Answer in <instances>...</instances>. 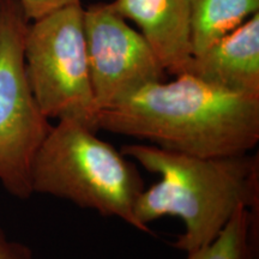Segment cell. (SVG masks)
I'll return each instance as SVG.
<instances>
[{
    "label": "cell",
    "mask_w": 259,
    "mask_h": 259,
    "mask_svg": "<svg viewBox=\"0 0 259 259\" xmlns=\"http://www.w3.org/2000/svg\"><path fill=\"white\" fill-rule=\"evenodd\" d=\"M0 259H35L32 251L21 242L10 240L0 227Z\"/></svg>",
    "instance_id": "7c38bea8"
},
{
    "label": "cell",
    "mask_w": 259,
    "mask_h": 259,
    "mask_svg": "<svg viewBox=\"0 0 259 259\" xmlns=\"http://www.w3.org/2000/svg\"><path fill=\"white\" fill-rule=\"evenodd\" d=\"M18 0L0 9V183L19 199L31 196V169L52 127L29 84L24 42L29 27Z\"/></svg>",
    "instance_id": "5b68a950"
},
{
    "label": "cell",
    "mask_w": 259,
    "mask_h": 259,
    "mask_svg": "<svg viewBox=\"0 0 259 259\" xmlns=\"http://www.w3.org/2000/svg\"><path fill=\"white\" fill-rule=\"evenodd\" d=\"M18 2L29 21H34L61 6L72 3H80V0H18Z\"/></svg>",
    "instance_id": "8fae6325"
},
{
    "label": "cell",
    "mask_w": 259,
    "mask_h": 259,
    "mask_svg": "<svg viewBox=\"0 0 259 259\" xmlns=\"http://www.w3.org/2000/svg\"><path fill=\"white\" fill-rule=\"evenodd\" d=\"M83 14L82 4L72 3L29 23L25 70L32 94L48 119H77L99 131Z\"/></svg>",
    "instance_id": "277c9868"
},
{
    "label": "cell",
    "mask_w": 259,
    "mask_h": 259,
    "mask_svg": "<svg viewBox=\"0 0 259 259\" xmlns=\"http://www.w3.org/2000/svg\"><path fill=\"white\" fill-rule=\"evenodd\" d=\"M84 35L94 99L99 112L121 102L148 84L163 80L153 48L112 3L84 10Z\"/></svg>",
    "instance_id": "8992f818"
},
{
    "label": "cell",
    "mask_w": 259,
    "mask_h": 259,
    "mask_svg": "<svg viewBox=\"0 0 259 259\" xmlns=\"http://www.w3.org/2000/svg\"><path fill=\"white\" fill-rule=\"evenodd\" d=\"M97 127L192 156L244 155L259 142V97L227 92L184 72L101 109Z\"/></svg>",
    "instance_id": "6da1fadb"
},
{
    "label": "cell",
    "mask_w": 259,
    "mask_h": 259,
    "mask_svg": "<svg viewBox=\"0 0 259 259\" xmlns=\"http://www.w3.org/2000/svg\"><path fill=\"white\" fill-rule=\"evenodd\" d=\"M96 132L77 119L52 126L32 163V193L67 199L139 231L135 206L144 181L137 167Z\"/></svg>",
    "instance_id": "3957f363"
},
{
    "label": "cell",
    "mask_w": 259,
    "mask_h": 259,
    "mask_svg": "<svg viewBox=\"0 0 259 259\" xmlns=\"http://www.w3.org/2000/svg\"><path fill=\"white\" fill-rule=\"evenodd\" d=\"M184 72L227 92L259 97V12L191 58Z\"/></svg>",
    "instance_id": "52a82bcc"
},
{
    "label": "cell",
    "mask_w": 259,
    "mask_h": 259,
    "mask_svg": "<svg viewBox=\"0 0 259 259\" xmlns=\"http://www.w3.org/2000/svg\"><path fill=\"white\" fill-rule=\"evenodd\" d=\"M120 151L161 177L136 203L139 231L150 233L149 223L164 216L179 218L185 231L174 242L178 250L187 253L211 242L240 206L258 210V155L198 157L145 144Z\"/></svg>",
    "instance_id": "7a4b0ae2"
},
{
    "label": "cell",
    "mask_w": 259,
    "mask_h": 259,
    "mask_svg": "<svg viewBox=\"0 0 259 259\" xmlns=\"http://www.w3.org/2000/svg\"><path fill=\"white\" fill-rule=\"evenodd\" d=\"M2 2H3V0H0V9H2Z\"/></svg>",
    "instance_id": "4fadbf2b"
},
{
    "label": "cell",
    "mask_w": 259,
    "mask_h": 259,
    "mask_svg": "<svg viewBox=\"0 0 259 259\" xmlns=\"http://www.w3.org/2000/svg\"><path fill=\"white\" fill-rule=\"evenodd\" d=\"M258 212L240 206L209 244L187 252V259H257Z\"/></svg>",
    "instance_id": "30bf717a"
},
{
    "label": "cell",
    "mask_w": 259,
    "mask_h": 259,
    "mask_svg": "<svg viewBox=\"0 0 259 259\" xmlns=\"http://www.w3.org/2000/svg\"><path fill=\"white\" fill-rule=\"evenodd\" d=\"M258 10L259 0H191L192 57L240 27Z\"/></svg>",
    "instance_id": "9c48e42d"
},
{
    "label": "cell",
    "mask_w": 259,
    "mask_h": 259,
    "mask_svg": "<svg viewBox=\"0 0 259 259\" xmlns=\"http://www.w3.org/2000/svg\"><path fill=\"white\" fill-rule=\"evenodd\" d=\"M112 5L141 28L166 72L185 71L192 58L191 0H114Z\"/></svg>",
    "instance_id": "ba28073f"
}]
</instances>
